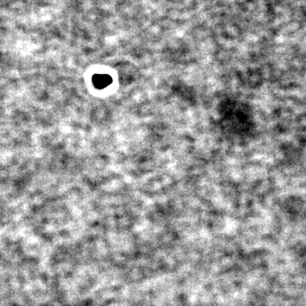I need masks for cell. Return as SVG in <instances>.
I'll return each instance as SVG.
<instances>
[{
    "label": "cell",
    "instance_id": "obj_1",
    "mask_svg": "<svg viewBox=\"0 0 306 306\" xmlns=\"http://www.w3.org/2000/svg\"><path fill=\"white\" fill-rule=\"evenodd\" d=\"M93 84L98 90H103L111 85L112 77L107 74H96L93 77Z\"/></svg>",
    "mask_w": 306,
    "mask_h": 306
}]
</instances>
